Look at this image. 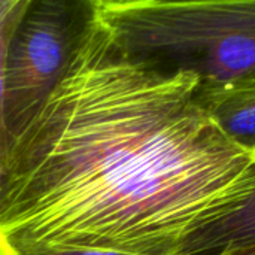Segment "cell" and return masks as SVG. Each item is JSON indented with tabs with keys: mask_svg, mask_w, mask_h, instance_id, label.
<instances>
[{
	"mask_svg": "<svg viewBox=\"0 0 255 255\" xmlns=\"http://www.w3.org/2000/svg\"><path fill=\"white\" fill-rule=\"evenodd\" d=\"M196 79L134 61L93 15L69 67L0 164V255H176L253 184V154L194 99Z\"/></svg>",
	"mask_w": 255,
	"mask_h": 255,
	"instance_id": "1",
	"label": "cell"
},
{
	"mask_svg": "<svg viewBox=\"0 0 255 255\" xmlns=\"http://www.w3.org/2000/svg\"><path fill=\"white\" fill-rule=\"evenodd\" d=\"M96 18L134 63L197 88L255 78V0H94Z\"/></svg>",
	"mask_w": 255,
	"mask_h": 255,
	"instance_id": "2",
	"label": "cell"
},
{
	"mask_svg": "<svg viewBox=\"0 0 255 255\" xmlns=\"http://www.w3.org/2000/svg\"><path fill=\"white\" fill-rule=\"evenodd\" d=\"M93 15L94 0H28L6 49L1 160L63 79Z\"/></svg>",
	"mask_w": 255,
	"mask_h": 255,
	"instance_id": "3",
	"label": "cell"
},
{
	"mask_svg": "<svg viewBox=\"0 0 255 255\" xmlns=\"http://www.w3.org/2000/svg\"><path fill=\"white\" fill-rule=\"evenodd\" d=\"M251 169L250 188L196 221L176 255H223L255 244V160Z\"/></svg>",
	"mask_w": 255,
	"mask_h": 255,
	"instance_id": "4",
	"label": "cell"
},
{
	"mask_svg": "<svg viewBox=\"0 0 255 255\" xmlns=\"http://www.w3.org/2000/svg\"><path fill=\"white\" fill-rule=\"evenodd\" d=\"M194 99L229 140L255 157V78L218 88L194 87Z\"/></svg>",
	"mask_w": 255,
	"mask_h": 255,
	"instance_id": "5",
	"label": "cell"
},
{
	"mask_svg": "<svg viewBox=\"0 0 255 255\" xmlns=\"http://www.w3.org/2000/svg\"><path fill=\"white\" fill-rule=\"evenodd\" d=\"M28 0H0V163L3 155V102H4V58L10 34L21 18Z\"/></svg>",
	"mask_w": 255,
	"mask_h": 255,
	"instance_id": "6",
	"label": "cell"
},
{
	"mask_svg": "<svg viewBox=\"0 0 255 255\" xmlns=\"http://www.w3.org/2000/svg\"><path fill=\"white\" fill-rule=\"evenodd\" d=\"M45 255H134L118 253V251H105V250H67V251H57Z\"/></svg>",
	"mask_w": 255,
	"mask_h": 255,
	"instance_id": "7",
	"label": "cell"
},
{
	"mask_svg": "<svg viewBox=\"0 0 255 255\" xmlns=\"http://www.w3.org/2000/svg\"><path fill=\"white\" fill-rule=\"evenodd\" d=\"M223 255H255V244L253 245H247V247H241V248H235L230 250Z\"/></svg>",
	"mask_w": 255,
	"mask_h": 255,
	"instance_id": "8",
	"label": "cell"
}]
</instances>
